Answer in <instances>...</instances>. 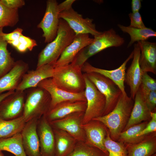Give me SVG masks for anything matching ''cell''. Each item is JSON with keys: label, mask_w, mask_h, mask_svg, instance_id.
Segmentation results:
<instances>
[{"label": "cell", "mask_w": 156, "mask_h": 156, "mask_svg": "<svg viewBox=\"0 0 156 156\" xmlns=\"http://www.w3.org/2000/svg\"></svg>", "instance_id": "46"}, {"label": "cell", "mask_w": 156, "mask_h": 156, "mask_svg": "<svg viewBox=\"0 0 156 156\" xmlns=\"http://www.w3.org/2000/svg\"><path fill=\"white\" fill-rule=\"evenodd\" d=\"M75 1V0H66L60 4H58V8L60 12L72 7V4Z\"/></svg>", "instance_id": "41"}, {"label": "cell", "mask_w": 156, "mask_h": 156, "mask_svg": "<svg viewBox=\"0 0 156 156\" xmlns=\"http://www.w3.org/2000/svg\"><path fill=\"white\" fill-rule=\"evenodd\" d=\"M133 51L127 58L118 68L112 70H107L95 67L86 62L81 68V70L84 73H95L100 74L112 80L117 86L123 95L127 94L125 89L124 82L126 65L128 62L133 58Z\"/></svg>", "instance_id": "12"}, {"label": "cell", "mask_w": 156, "mask_h": 156, "mask_svg": "<svg viewBox=\"0 0 156 156\" xmlns=\"http://www.w3.org/2000/svg\"><path fill=\"white\" fill-rule=\"evenodd\" d=\"M8 44L0 33V78L10 70L15 62L7 49Z\"/></svg>", "instance_id": "30"}, {"label": "cell", "mask_w": 156, "mask_h": 156, "mask_svg": "<svg viewBox=\"0 0 156 156\" xmlns=\"http://www.w3.org/2000/svg\"><path fill=\"white\" fill-rule=\"evenodd\" d=\"M151 112L139 88L134 99L133 105L129 119L123 131L134 125L144 122L149 121L151 119Z\"/></svg>", "instance_id": "22"}, {"label": "cell", "mask_w": 156, "mask_h": 156, "mask_svg": "<svg viewBox=\"0 0 156 156\" xmlns=\"http://www.w3.org/2000/svg\"><path fill=\"white\" fill-rule=\"evenodd\" d=\"M140 49L139 64L143 72L156 74V43L148 41L137 42Z\"/></svg>", "instance_id": "23"}, {"label": "cell", "mask_w": 156, "mask_h": 156, "mask_svg": "<svg viewBox=\"0 0 156 156\" xmlns=\"http://www.w3.org/2000/svg\"><path fill=\"white\" fill-rule=\"evenodd\" d=\"M151 156H156V153H155Z\"/></svg>", "instance_id": "45"}, {"label": "cell", "mask_w": 156, "mask_h": 156, "mask_svg": "<svg viewBox=\"0 0 156 156\" xmlns=\"http://www.w3.org/2000/svg\"><path fill=\"white\" fill-rule=\"evenodd\" d=\"M15 91H10L7 92L0 94V103L5 97L12 94Z\"/></svg>", "instance_id": "43"}, {"label": "cell", "mask_w": 156, "mask_h": 156, "mask_svg": "<svg viewBox=\"0 0 156 156\" xmlns=\"http://www.w3.org/2000/svg\"><path fill=\"white\" fill-rule=\"evenodd\" d=\"M51 101L50 95L45 90L37 87L31 90L25 99L22 116L26 122L38 120L49 110Z\"/></svg>", "instance_id": "5"}, {"label": "cell", "mask_w": 156, "mask_h": 156, "mask_svg": "<svg viewBox=\"0 0 156 156\" xmlns=\"http://www.w3.org/2000/svg\"><path fill=\"white\" fill-rule=\"evenodd\" d=\"M130 20L129 27L136 28L142 29L146 27L142 21L141 16L139 12H131L128 14Z\"/></svg>", "instance_id": "36"}, {"label": "cell", "mask_w": 156, "mask_h": 156, "mask_svg": "<svg viewBox=\"0 0 156 156\" xmlns=\"http://www.w3.org/2000/svg\"><path fill=\"white\" fill-rule=\"evenodd\" d=\"M60 18L65 20L75 34H91L94 36L101 34V31L97 30L93 19L88 18H83L82 15L70 8L60 12Z\"/></svg>", "instance_id": "9"}, {"label": "cell", "mask_w": 156, "mask_h": 156, "mask_svg": "<svg viewBox=\"0 0 156 156\" xmlns=\"http://www.w3.org/2000/svg\"><path fill=\"white\" fill-rule=\"evenodd\" d=\"M25 96L24 91L15 90L3 99L0 103V118L10 120L22 116Z\"/></svg>", "instance_id": "11"}, {"label": "cell", "mask_w": 156, "mask_h": 156, "mask_svg": "<svg viewBox=\"0 0 156 156\" xmlns=\"http://www.w3.org/2000/svg\"><path fill=\"white\" fill-rule=\"evenodd\" d=\"M84 73L105 96L106 105L103 116L108 114L117 104L122 94L121 91L112 80L100 74L93 72Z\"/></svg>", "instance_id": "7"}, {"label": "cell", "mask_w": 156, "mask_h": 156, "mask_svg": "<svg viewBox=\"0 0 156 156\" xmlns=\"http://www.w3.org/2000/svg\"><path fill=\"white\" fill-rule=\"evenodd\" d=\"M46 3L44 16L37 27L43 31L42 36L44 38V42L49 43L57 36L60 20L59 16L60 11L56 0H48Z\"/></svg>", "instance_id": "8"}, {"label": "cell", "mask_w": 156, "mask_h": 156, "mask_svg": "<svg viewBox=\"0 0 156 156\" xmlns=\"http://www.w3.org/2000/svg\"><path fill=\"white\" fill-rule=\"evenodd\" d=\"M86 101H67L61 102L49 109L44 116L50 122L62 118L73 113L85 112Z\"/></svg>", "instance_id": "21"}, {"label": "cell", "mask_w": 156, "mask_h": 156, "mask_svg": "<svg viewBox=\"0 0 156 156\" xmlns=\"http://www.w3.org/2000/svg\"><path fill=\"white\" fill-rule=\"evenodd\" d=\"M37 130L41 156H55V140L53 129L44 116L38 120Z\"/></svg>", "instance_id": "14"}, {"label": "cell", "mask_w": 156, "mask_h": 156, "mask_svg": "<svg viewBox=\"0 0 156 156\" xmlns=\"http://www.w3.org/2000/svg\"><path fill=\"white\" fill-rule=\"evenodd\" d=\"M84 114V112L73 113L49 122L53 128L66 132L77 141H86L85 134L81 127Z\"/></svg>", "instance_id": "10"}, {"label": "cell", "mask_w": 156, "mask_h": 156, "mask_svg": "<svg viewBox=\"0 0 156 156\" xmlns=\"http://www.w3.org/2000/svg\"><path fill=\"white\" fill-rule=\"evenodd\" d=\"M93 38L88 34H76L73 41L65 49L54 64V67L70 64L79 52L91 43Z\"/></svg>", "instance_id": "20"}, {"label": "cell", "mask_w": 156, "mask_h": 156, "mask_svg": "<svg viewBox=\"0 0 156 156\" xmlns=\"http://www.w3.org/2000/svg\"><path fill=\"white\" fill-rule=\"evenodd\" d=\"M117 26L122 31L128 34L130 36V40L127 47L136 42L146 41L151 37L156 36V32L150 28H136L120 24H118Z\"/></svg>", "instance_id": "27"}, {"label": "cell", "mask_w": 156, "mask_h": 156, "mask_svg": "<svg viewBox=\"0 0 156 156\" xmlns=\"http://www.w3.org/2000/svg\"><path fill=\"white\" fill-rule=\"evenodd\" d=\"M7 7L12 9H18L24 5L25 1L23 0H0Z\"/></svg>", "instance_id": "40"}, {"label": "cell", "mask_w": 156, "mask_h": 156, "mask_svg": "<svg viewBox=\"0 0 156 156\" xmlns=\"http://www.w3.org/2000/svg\"><path fill=\"white\" fill-rule=\"evenodd\" d=\"M26 123L22 115L10 120L0 118V139L10 138L20 133Z\"/></svg>", "instance_id": "26"}, {"label": "cell", "mask_w": 156, "mask_h": 156, "mask_svg": "<svg viewBox=\"0 0 156 156\" xmlns=\"http://www.w3.org/2000/svg\"><path fill=\"white\" fill-rule=\"evenodd\" d=\"M104 144L108 153V156H128L124 144L112 140L110 137L109 131L105 139Z\"/></svg>", "instance_id": "33"}, {"label": "cell", "mask_w": 156, "mask_h": 156, "mask_svg": "<svg viewBox=\"0 0 156 156\" xmlns=\"http://www.w3.org/2000/svg\"><path fill=\"white\" fill-rule=\"evenodd\" d=\"M3 28L0 29V33L3 39L7 42L18 39L22 34L23 30L21 28H17L12 32L8 33L3 32Z\"/></svg>", "instance_id": "37"}, {"label": "cell", "mask_w": 156, "mask_h": 156, "mask_svg": "<svg viewBox=\"0 0 156 156\" xmlns=\"http://www.w3.org/2000/svg\"><path fill=\"white\" fill-rule=\"evenodd\" d=\"M128 156H151L156 152V132L146 135L134 144H124Z\"/></svg>", "instance_id": "24"}, {"label": "cell", "mask_w": 156, "mask_h": 156, "mask_svg": "<svg viewBox=\"0 0 156 156\" xmlns=\"http://www.w3.org/2000/svg\"><path fill=\"white\" fill-rule=\"evenodd\" d=\"M133 104L134 100L130 96L122 94L112 111L93 119L102 122L108 129L111 139L117 141L128 122Z\"/></svg>", "instance_id": "1"}, {"label": "cell", "mask_w": 156, "mask_h": 156, "mask_svg": "<svg viewBox=\"0 0 156 156\" xmlns=\"http://www.w3.org/2000/svg\"><path fill=\"white\" fill-rule=\"evenodd\" d=\"M0 156H4L2 151H0Z\"/></svg>", "instance_id": "44"}, {"label": "cell", "mask_w": 156, "mask_h": 156, "mask_svg": "<svg viewBox=\"0 0 156 156\" xmlns=\"http://www.w3.org/2000/svg\"><path fill=\"white\" fill-rule=\"evenodd\" d=\"M19 42L24 45L28 50L32 51L34 47L37 45L36 41L29 37L21 35L18 38Z\"/></svg>", "instance_id": "39"}, {"label": "cell", "mask_w": 156, "mask_h": 156, "mask_svg": "<svg viewBox=\"0 0 156 156\" xmlns=\"http://www.w3.org/2000/svg\"><path fill=\"white\" fill-rule=\"evenodd\" d=\"M0 151L10 152L15 156H27L21 133L10 138L0 139Z\"/></svg>", "instance_id": "28"}, {"label": "cell", "mask_w": 156, "mask_h": 156, "mask_svg": "<svg viewBox=\"0 0 156 156\" xmlns=\"http://www.w3.org/2000/svg\"><path fill=\"white\" fill-rule=\"evenodd\" d=\"M141 84L150 90L156 91V80L147 72H143Z\"/></svg>", "instance_id": "38"}, {"label": "cell", "mask_w": 156, "mask_h": 156, "mask_svg": "<svg viewBox=\"0 0 156 156\" xmlns=\"http://www.w3.org/2000/svg\"><path fill=\"white\" fill-rule=\"evenodd\" d=\"M108 154L86 141H77L67 156H108Z\"/></svg>", "instance_id": "31"}, {"label": "cell", "mask_w": 156, "mask_h": 156, "mask_svg": "<svg viewBox=\"0 0 156 156\" xmlns=\"http://www.w3.org/2000/svg\"><path fill=\"white\" fill-rule=\"evenodd\" d=\"M54 67V64H48L36 68L35 70H28L16 90L24 91L27 89L37 87L42 80L52 77Z\"/></svg>", "instance_id": "19"}, {"label": "cell", "mask_w": 156, "mask_h": 156, "mask_svg": "<svg viewBox=\"0 0 156 156\" xmlns=\"http://www.w3.org/2000/svg\"><path fill=\"white\" fill-rule=\"evenodd\" d=\"M85 83V95L87 106L82 120V124L103 116L106 105L104 96L83 73Z\"/></svg>", "instance_id": "6"}, {"label": "cell", "mask_w": 156, "mask_h": 156, "mask_svg": "<svg viewBox=\"0 0 156 156\" xmlns=\"http://www.w3.org/2000/svg\"><path fill=\"white\" fill-rule=\"evenodd\" d=\"M51 78L56 86L66 91L79 93L84 91L85 83L81 69L71 64L55 67Z\"/></svg>", "instance_id": "4"}, {"label": "cell", "mask_w": 156, "mask_h": 156, "mask_svg": "<svg viewBox=\"0 0 156 156\" xmlns=\"http://www.w3.org/2000/svg\"><path fill=\"white\" fill-rule=\"evenodd\" d=\"M139 88L148 108L151 112H156V91L150 90L142 84Z\"/></svg>", "instance_id": "34"}, {"label": "cell", "mask_w": 156, "mask_h": 156, "mask_svg": "<svg viewBox=\"0 0 156 156\" xmlns=\"http://www.w3.org/2000/svg\"><path fill=\"white\" fill-rule=\"evenodd\" d=\"M140 0H132L131 3V8L132 13L139 12L141 7Z\"/></svg>", "instance_id": "42"}, {"label": "cell", "mask_w": 156, "mask_h": 156, "mask_svg": "<svg viewBox=\"0 0 156 156\" xmlns=\"http://www.w3.org/2000/svg\"><path fill=\"white\" fill-rule=\"evenodd\" d=\"M151 119L146 127L138 135V137L145 136L156 132V112H151Z\"/></svg>", "instance_id": "35"}, {"label": "cell", "mask_w": 156, "mask_h": 156, "mask_svg": "<svg viewBox=\"0 0 156 156\" xmlns=\"http://www.w3.org/2000/svg\"><path fill=\"white\" fill-rule=\"evenodd\" d=\"M38 120L26 122L21 132L23 146L27 156H41L37 128Z\"/></svg>", "instance_id": "15"}, {"label": "cell", "mask_w": 156, "mask_h": 156, "mask_svg": "<svg viewBox=\"0 0 156 156\" xmlns=\"http://www.w3.org/2000/svg\"><path fill=\"white\" fill-rule=\"evenodd\" d=\"M37 87L44 89L49 94L51 101L49 109L59 103L66 101H86L84 91L79 93L66 91L56 86L51 78L42 80L38 84Z\"/></svg>", "instance_id": "13"}, {"label": "cell", "mask_w": 156, "mask_h": 156, "mask_svg": "<svg viewBox=\"0 0 156 156\" xmlns=\"http://www.w3.org/2000/svg\"><path fill=\"white\" fill-rule=\"evenodd\" d=\"M29 68L28 64L23 61H16L10 70L0 78V94L5 92L15 91Z\"/></svg>", "instance_id": "17"}, {"label": "cell", "mask_w": 156, "mask_h": 156, "mask_svg": "<svg viewBox=\"0 0 156 156\" xmlns=\"http://www.w3.org/2000/svg\"><path fill=\"white\" fill-rule=\"evenodd\" d=\"M19 20L18 9H10L0 0V29L6 27H13Z\"/></svg>", "instance_id": "32"}, {"label": "cell", "mask_w": 156, "mask_h": 156, "mask_svg": "<svg viewBox=\"0 0 156 156\" xmlns=\"http://www.w3.org/2000/svg\"><path fill=\"white\" fill-rule=\"evenodd\" d=\"M53 128L55 140V156H68L74 150L77 141L66 132Z\"/></svg>", "instance_id": "25"}, {"label": "cell", "mask_w": 156, "mask_h": 156, "mask_svg": "<svg viewBox=\"0 0 156 156\" xmlns=\"http://www.w3.org/2000/svg\"><path fill=\"white\" fill-rule=\"evenodd\" d=\"M81 127L85 134L86 141L108 154L104 144L109 131L106 127L101 122L94 119L82 124Z\"/></svg>", "instance_id": "18"}, {"label": "cell", "mask_w": 156, "mask_h": 156, "mask_svg": "<svg viewBox=\"0 0 156 156\" xmlns=\"http://www.w3.org/2000/svg\"><path fill=\"white\" fill-rule=\"evenodd\" d=\"M125 42L124 38L113 28L102 32L94 36L92 42L81 50L70 64L81 69L84 63L91 56L107 48L120 47Z\"/></svg>", "instance_id": "3"}, {"label": "cell", "mask_w": 156, "mask_h": 156, "mask_svg": "<svg viewBox=\"0 0 156 156\" xmlns=\"http://www.w3.org/2000/svg\"><path fill=\"white\" fill-rule=\"evenodd\" d=\"M133 56L131 64L125 74V81L130 90V97L134 100L142 83L143 72L140 66V49L138 43L134 45Z\"/></svg>", "instance_id": "16"}, {"label": "cell", "mask_w": 156, "mask_h": 156, "mask_svg": "<svg viewBox=\"0 0 156 156\" xmlns=\"http://www.w3.org/2000/svg\"><path fill=\"white\" fill-rule=\"evenodd\" d=\"M76 34L64 20L60 18L57 35L39 53L38 68L44 64H55L66 48L73 41Z\"/></svg>", "instance_id": "2"}, {"label": "cell", "mask_w": 156, "mask_h": 156, "mask_svg": "<svg viewBox=\"0 0 156 156\" xmlns=\"http://www.w3.org/2000/svg\"><path fill=\"white\" fill-rule=\"evenodd\" d=\"M148 122H144L134 125L122 132L117 141L124 144H132L141 141L146 135L139 137L137 135L145 128Z\"/></svg>", "instance_id": "29"}]
</instances>
